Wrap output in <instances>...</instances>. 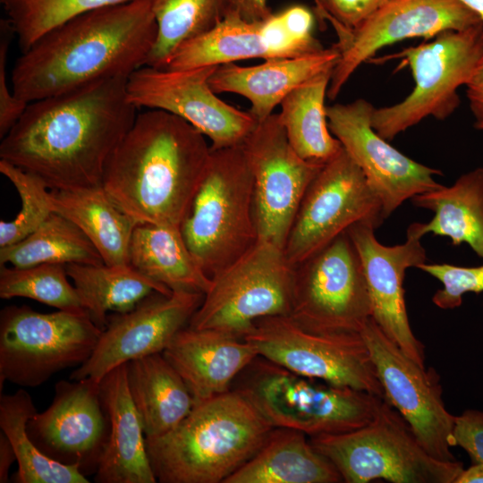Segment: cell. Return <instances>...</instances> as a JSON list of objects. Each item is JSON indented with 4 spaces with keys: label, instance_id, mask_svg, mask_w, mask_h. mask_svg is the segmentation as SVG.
Wrapping results in <instances>:
<instances>
[{
    "label": "cell",
    "instance_id": "cell-1",
    "mask_svg": "<svg viewBox=\"0 0 483 483\" xmlns=\"http://www.w3.org/2000/svg\"><path fill=\"white\" fill-rule=\"evenodd\" d=\"M127 76L98 80L36 100L1 139L0 159L49 190L102 186L107 165L134 123Z\"/></svg>",
    "mask_w": 483,
    "mask_h": 483
},
{
    "label": "cell",
    "instance_id": "cell-2",
    "mask_svg": "<svg viewBox=\"0 0 483 483\" xmlns=\"http://www.w3.org/2000/svg\"><path fill=\"white\" fill-rule=\"evenodd\" d=\"M157 34L153 0L79 13L21 52L11 75L13 94L30 103L98 80L129 77L144 66Z\"/></svg>",
    "mask_w": 483,
    "mask_h": 483
},
{
    "label": "cell",
    "instance_id": "cell-3",
    "mask_svg": "<svg viewBox=\"0 0 483 483\" xmlns=\"http://www.w3.org/2000/svg\"><path fill=\"white\" fill-rule=\"evenodd\" d=\"M210 152L205 136L188 122L147 109L114 152L102 187L139 224L180 227Z\"/></svg>",
    "mask_w": 483,
    "mask_h": 483
},
{
    "label": "cell",
    "instance_id": "cell-4",
    "mask_svg": "<svg viewBox=\"0 0 483 483\" xmlns=\"http://www.w3.org/2000/svg\"><path fill=\"white\" fill-rule=\"evenodd\" d=\"M273 428L231 388L195 402L168 433L146 438L147 453L161 483H225L260 449Z\"/></svg>",
    "mask_w": 483,
    "mask_h": 483
},
{
    "label": "cell",
    "instance_id": "cell-5",
    "mask_svg": "<svg viewBox=\"0 0 483 483\" xmlns=\"http://www.w3.org/2000/svg\"><path fill=\"white\" fill-rule=\"evenodd\" d=\"M180 231L210 278L258 242L254 180L242 144L211 149Z\"/></svg>",
    "mask_w": 483,
    "mask_h": 483
},
{
    "label": "cell",
    "instance_id": "cell-6",
    "mask_svg": "<svg viewBox=\"0 0 483 483\" xmlns=\"http://www.w3.org/2000/svg\"><path fill=\"white\" fill-rule=\"evenodd\" d=\"M274 427L308 436L339 434L372 420L383 398L293 373L258 356L232 385Z\"/></svg>",
    "mask_w": 483,
    "mask_h": 483
},
{
    "label": "cell",
    "instance_id": "cell-7",
    "mask_svg": "<svg viewBox=\"0 0 483 483\" xmlns=\"http://www.w3.org/2000/svg\"><path fill=\"white\" fill-rule=\"evenodd\" d=\"M327 458L343 482L455 483L461 462L431 456L404 418L386 399L371 421L349 432L309 436Z\"/></svg>",
    "mask_w": 483,
    "mask_h": 483
},
{
    "label": "cell",
    "instance_id": "cell-8",
    "mask_svg": "<svg viewBox=\"0 0 483 483\" xmlns=\"http://www.w3.org/2000/svg\"><path fill=\"white\" fill-rule=\"evenodd\" d=\"M482 55L483 22L462 30H446L428 42L369 60L402 59V66H409L414 80L403 100L375 107L373 129L391 140L428 116L448 118L460 105L458 89L466 85Z\"/></svg>",
    "mask_w": 483,
    "mask_h": 483
},
{
    "label": "cell",
    "instance_id": "cell-9",
    "mask_svg": "<svg viewBox=\"0 0 483 483\" xmlns=\"http://www.w3.org/2000/svg\"><path fill=\"white\" fill-rule=\"evenodd\" d=\"M103 329L86 311L41 313L8 306L0 314V386L36 387L55 373L83 364Z\"/></svg>",
    "mask_w": 483,
    "mask_h": 483
},
{
    "label": "cell",
    "instance_id": "cell-10",
    "mask_svg": "<svg viewBox=\"0 0 483 483\" xmlns=\"http://www.w3.org/2000/svg\"><path fill=\"white\" fill-rule=\"evenodd\" d=\"M293 281L294 267L284 250L258 241L211 276L210 286L188 326L242 337L259 318L290 315Z\"/></svg>",
    "mask_w": 483,
    "mask_h": 483
},
{
    "label": "cell",
    "instance_id": "cell-11",
    "mask_svg": "<svg viewBox=\"0 0 483 483\" xmlns=\"http://www.w3.org/2000/svg\"><path fill=\"white\" fill-rule=\"evenodd\" d=\"M241 338L252 344L258 356L293 373L385 399L360 333L318 334L289 316H273L256 320Z\"/></svg>",
    "mask_w": 483,
    "mask_h": 483
},
{
    "label": "cell",
    "instance_id": "cell-12",
    "mask_svg": "<svg viewBox=\"0 0 483 483\" xmlns=\"http://www.w3.org/2000/svg\"><path fill=\"white\" fill-rule=\"evenodd\" d=\"M289 317L318 334L360 333L371 318L363 266L347 231L294 267Z\"/></svg>",
    "mask_w": 483,
    "mask_h": 483
},
{
    "label": "cell",
    "instance_id": "cell-13",
    "mask_svg": "<svg viewBox=\"0 0 483 483\" xmlns=\"http://www.w3.org/2000/svg\"><path fill=\"white\" fill-rule=\"evenodd\" d=\"M385 221L381 201L343 148L326 162L307 188L284 251L297 266L357 223Z\"/></svg>",
    "mask_w": 483,
    "mask_h": 483
},
{
    "label": "cell",
    "instance_id": "cell-14",
    "mask_svg": "<svg viewBox=\"0 0 483 483\" xmlns=\"http://www.w3.org/2000/svg\"><path fill=\"white\" fill-rule=\"evenodd\" d=\"M216 67L142 66L128 78V98L137 108L163 110L182 118L210 140L211 149L241 145L258 122L249 111L227 104L213 91L209 79Z\"/></svg>",
    "mask_w": 483,
    "mask_h": 483
},
{
    "label": "cell",
    "instance_id": "cell-15",
    "mask_svg": "<svg viewBox=\"0 0 483 483\" xmlns=\"http://www.w3.org/2000/svg\"><path fill=\"white\" fill-rule=\"evenodd\" d=\"M242 147L254 180L258 241L284 250L304 193L324 164L296 153L277 114L258 122Z\"/></svg>",
    "mask_w": 483,
    "mask_h": 483
},
{
    "label": "cell",
    "instance_id": "cell-16",
    "mask_svg": "<svg viewBox=\"0 0 483 483\" xmlns=\"http://www.w3.org/2000/svg\"><path fill=\"white\" fill-rule=\"evenodd\" d=\"M376 368L385 399L404 418L425 450L444 462L452 453L455 416L445 408L435 370L410 359L371 318L360 332Z\"/></svg>",
    "mask_w": 483,
    "mask_h": 483
},
{
    "label": "cell",
    "instance_id": "cell-17",
    "mask_svg": "<svg viewBox=\"0 0 483 483\" xmlns=\"http://www.w3.org/2000/svg\"><path fill=\"white\" fill-rule=\"evenodd\" d=\"M375 107L363 98L326 108L328 128L379 198L385 220L405 200L437 188L442 172L405 156L371 125Z\"/></svg>",
    "mask_w": 483,
    "mask_h": 483
},
{
    "label": "cell",
    "instance_id": "cell-18",
    "mask_svg": "<svg viewBox=\"0 0 483 483\" xmlns=\"http://www.w3.org/2000/svg\"><path fill=\"white\" fill-rule=\"evenodd\" d=\"M203 298L204 293L196 292H155L132 309L108 316L93 353L69 379L101 381L122 364L163 352L175 335L188 326Z\"/></svg>",
    "mask_w": 483,
    "mask_h": 483
},
{
    "label": "cell",
    "instance_id": "cell-19",
    "mask_svg": "<svg viewBox=\"0 0 483 483\" xmlns=\"http://www.w3.org/2000/svg\"><path fill=\"white\" fill-rule=\"evenodd\" d=\"M27 432L51 459L77 467L86 477L94 475L109 435L100 381L90 377L58 381L51 404L30 419Z\"/></svg>",
    "mask_w": 483,
    "mask_h": 483
},
{
    "label": "cell",
    "instance_id": "cell-20",
    "mask_svg": "<svg viewBox=\"0 0 483 483\" xmlns=\"http://www.w3.org/2000/svg\"><path fill=\"white\" fill-rule=\"evenodd\" d=\"M483 21L462 0H392L350 33L339 49L327 97L334 100L353 72L383 47L446 30H462Z\"/></svg>",
    "mask_w": 483,
    "mask_h": 483
},
{
    "label": "cell",
    "instance_id": "cell-21",
    "mask_svg": "<svg viewBox=\"0 0 483 483\" xmlns=\"http://www.w3.org/2000/svg\"><path fill=\"white\" fill-rule=\"evenodd\" d=\"M375 229L370 224L357 223L347 230L363 266L371 318L410 359L425 368L424 345L410 326L403 289L407 268L417 267L427 261L421 244L420 223L410 225L406 241L394 246L379 242Z\"/></svg>",
    "mask_w": 483,
    "mask_h": 483
},
{
    "label": "cell",
    "instance_id": "cell-22",
    "mask_svg": "<svg viewBox=\"0 0 483 483\" xmlns=\"http://www.w3.org/2000/svg\"><path fill=\"white\" fill-rule=\"evenodd\" d=\"M324 48L318 38L292 30L280 13L264 21H248L228 12L214 29L182 44L164 69L218 66L250 58L295 57Z\"/></svg>",
    "mask_w": 483,
    "mask_h": 483
},
{
    "label": "cell",
    "instance_id": "cell-23",
    "mask_svg": "<svg viewBox=\"0 0 483 483\" xmlns=\"http://www.w3.org/2000/svg\"><path fill=\"white\" fill-rule=\"evenodd\" d=\"M181 375L195 402L231 389L258 355L252 344L216 329L180 330L162 352Z\"/></svg>",
    "mask_w": 483,
    "mask_h": 483
},
{
    "label": "cell",
    "instance_id": "cell-24",
    "mask_svg": "<svg viewBox=\"0 0 483 483\" xmlns=\"http://www.w3.org/2000/svg\"><path fill=\"white\" fill-rule=\"evenodd\" d=\"M339 57L340 51L334 45L315 54L267 59L252 66L225 64L216 67L209 84L216 94L234 93L247 98L250 103L249 112L261 122L295 88L333 71Z\"/></svg>",
    "mask_w": 483,
    "mask_h": 483
},
{
    "label": "cell",
    "instance_id": "cell-25",
    "mask_svg": "<svg viewBox=\"0 0 483 483\" xmlns=\"http://www.w3.org/2000/svg\"><path fill=\"white\" fill-rule=\"evenodd\" d=\"M100 393L109 422V435L98 468L97 483H155L142 424L130 394L126 363L100 381Z\"/></svg>",
    "mask_w": 483,
    "mask_h": 483
},
{
    "label": "cell",
    "instance_id": "cell-26",
    "mask_svg": "<svg viewBox=\"0 0 483 483\" xmlns=\"http://www.w3.org/2000/svg\"><path fill=\"white\" fill-rule=\"evenodd\" d=\"M334 464L303 432L274 428L260 449L225 483H338Z\"/></svg>",
    "mask_w": 483,
    "mask_h": 483
},
{
    "label": "cell",
    "instance_id": "cell-27",
    "mask_svg": "<svg viewBox=\"0 0 483 483\" xmlns=\"http://www.w3.org/2000/svg\"><path fill=\"white\" fill-rule=\"evenodd\" d=\"M126 375L146 438L168 433L194 406L188 386L162 352L127 362Z\"/></svg>",
    "mask_w": 483,
    "mask_h": 483
},
{
    "label": "cell",
    "instance_id": "cell-28",
    "mask_svg": "<svg viewBox=\"0 0 483 483\" xmlns=\"http://www.w3.org/2000/svg\"><path fill=\"white\" fill-rule=\"evenodd\" d=\"M48 200L53 212L72 221L88 237L105 264H129L131 239L139 223L102 186L49 190Z\"/></svg>",
    "mask_w": 483,
    "mask_h": 483
},
{
    "label": "cell",
    "instance_id": "cell-29",
    "mask_svg": "<svg viewBox=\"0 0 483 483\" xmlns=\"http://www.w3.org/2000/svg\"><path fill=\"white\" fill-rule=\"evenodd\" d=\"M411 200L434 213L428 223H420L423 236L448 237L454 246L467 243L483 258V167L461 175L451 186L441 184Z\"/></svg>",
    "mask_w": 483,
    "mask_h": 483
},
{
    "label": "cell",
    "instance_id": "cell-30",
    "mask_svg": "<svg viewBox=\"0 0 483 483\" xmlns=\"http://www.w3.org/2000/svg\"><path fill=\"white\" fill-rule=\"evenodd\" d=\"M129 264L171 291L205 293L211 284L186 245L180 227L137 225L131 239Z\"/></svg>",
    "mask_w": 483,
    "mask_h": 483
},
{
    "label": "cell",
    "instance_id": "cell-31",
    "mask_svg": "<svg viewBox=\"0 0 483 483\" xmlns=\"http://www.w3.org/2000/svg\"><path fill=\"white\" fill-rule=\"evenodd\" d=\"M65 268L82 307L101 329L107 324L109 311L126 312L155 292L163 294L173 292L130 264H69Z\"/></svg>",
    "mask_w": 483,
    "mask_h": 483
},
{
    "label": "cell",
    "instance_id": "cell-32",
    "mask_svg": "<svg viewBox=\"0 0 483 483\" xmlns=\"http://www.w3.org/2000/svg\"><path fill=\"white\" fill-rule=\"evenodd\" d=\"M332 72H324L292 90L280 103L277 114L296 153L318 164H325L343 148L328 128L326 112Z\"/></svg>",
    "mask_w": 483,
    "mask_h": 483
},
{
    "label": "cell",
    "instance_id": "cell-33",
    "mask_svg": "<svg viewBox=\"0 0 483 483\" xmlns=\"http://www.w3.org/2000/svg\"><path fill=\"white\" fill-rule=\"evenodd\" d=\"M37 412L30 394L21 388L11 394H1L0 428L10 441L16 455L18 483H89V480L73 466L60 463L33 443L27 432V423Z\"/></svg>",
    "mask_w": 483,
    "mask_h": 483
},
{
    "label": "cell",
    "instance_id": "cell-34",
    "mask_svg": "<svg viewBox=\"0 0 483 483\" xmlns=\"http://www.w3.org/2000/svg\"><path fill=\"white\" fill-rule=\"evenodd\" d=\"M0 263L26 267L40 264L98 265L104 261L79 227L52 212L30 235L14 244L0 247Z\"/></svg>",
    "mask_w": 483,
    "mask_h": 483
},
{
    "label": "cell",
    "instance_id": "cell-35",
    "mask_svg": "<svg viewBox=\"0 0 483 483\" xmlns=\"http://www.w3.org/2000/svg\"><path fill=\"white\" fill-rule=\"evenodd\" d=\"M231 0H153L156 42L144 66L164 69L174 51L222 21Z\"/></svg>",
    "mask_w": 483,
    "mask_h": 483
},
{
    "label": "cell",
    "instance_id": "cell-36",
    "mask_svg": "<svg viewBox=\"0 0 483 483\" xmlns=\"http://www.w3.org/2000/svg\"><path fill=\"white\" fill-rule=\"evenodd\" d=\"M68 277L65 266L60 264L26 267L1 265L0 297H24L61 310L86 311Z\"/></svg>",
    "mask_w": 483,
    "mask_h": 483
},
{
    "label": "cell",
    "instance_id": "cell-37",
    "mask_svg": "<svg viewBox=\"0 0 483 483\" xmlns=\"http://www.w3.org/2000/svg\"><path fill=\"white\" fill-rule=\"evenodd\" d=\"M128 0H1L21 52L49 30L84 12Z\"/></svg>",
    "mask_w": 483,
    "mask_h": 483
},
{
    "label": "cell",
    "instance_id": "cell-38",
    "mask_svg": "<svg viewBox=\"0 0 483 483\" xmlns=\"http://www.w3.org/2000/svg\"><path fill=\"white\" fill-rule=\"evenodd\" d=\"M0 172L15 187L21 202L16 217L0 222V247L14 244L34 232L53 212L48 187L40 178L0 159Z\"/></svg>",
    "mask_w": 483,
    "mask_h": 483
},
{
    "label": "cell",
    "instance_id": "cell-39",
    "mask_svg": "<svg viewBox=\"0 0 483 483\" xmlns=\"http://www.w3.org/2000/svg\"><path fill=\"white\" fill-rule=\"evenodd\" d=\"M432 275L443 284L433 297V303L443 309L461 306L462 295L467 292H483V264L478 267H461L448 263H427L417 267Z\"/></svg>",
    "mask_w": 483,
    "mask_h": 483
},
{
    "label": "cell",
    "instance_id": "cell-40",
    "mask_svg": "<svg viewBox=\"0 0 483 483\" xmlns=\"http://www.w3.org/2000/svg\"><path fill=\"white\" fill-rule=\"evenodd\" d=\"M392 0H314L316 12L321 20L328 21L335 29L338 41L343 46L350 33Z\"/></svg>",
    "mask_w": 483,
    "mask_h": 483
},
{
    "label": "cell",
    "instance_id": "cell-41",
    "mask_svg": "<svg viewBox=\"0 0 483 483\" xmlns=\"http://www.w3.org/2000/svg\"><path fill=\"white\" fill-rule=\"evenodd\" d=\"M14 36L13 30L4 18L0 24V137L11 130L22 115L29 103L17 98L8 85L7 56Z\"/></svg>",
    "mask_w": 483,
    "mask_h": 483
},
{
    "label": "cell",
    "instance_id": "cell-42",
    "mask_svg": "<svg viewBox=\"0 0 483 483\" xmlns=\"http://www.w3.org/2000/svg\"><path fill=\"white\" fill-rule=\"evenodd\" d=\"M453 437L454 445L463 448L473 464H483V411L467 410L455 416Z\"/></svg>",
    "mask_w": 483,
    "mask_h": 483
},
{
    "label": "cell",
    "instance_id": "cell-43",
    "mask_svg": "<svg viewBox=\"0 0 483 483\" xmlns=\"http://www.w3.org/2000/svg\"><path fill=\"white\" fill-rule=\"evenodd\" d=\"M467 97L473 114L475 124L483 123V55L466 83Z\"/></svg>",
    "mask_w": 483,
    "mask_h": 483
},
{
    "label": "cell",
    "instance_id": "cell-44",
    "mask_svg": "<svg viewBox=\"0 0 483 483\" xmlns=\"http://www.w3.org/2000/svg\"><path fill=\"white\" fill-rule=\"evenodd\" d=\"M229 12L248 21H264L273 13L267 5V0H231Z\"/></svg>",
    "mask_w": 483,
    "mask_h": 483
},
{
    "label": "cell",
    "instance_id": "cell-45",
    "mask_svg": "<svg viewBox=\"0 0 483 483\" xmlns=\"http://www.w3.org/2000/svg\"><path fill=\"white\" fill-rule=\"evenodd\" d=\"M16 461L13 448L1 431L0 434V483H6L9 480V470L13 462Z\"/></svg>",
    "mask_w": 483,
    "mask_h": 483
},
{
    "label": "cell",
    "instance_id": "cell-46",
    "mask_svg": "<svg viewBox=\"0 0 483 483\" xmlns=\"http://www.w3.org/2000/svg\"><path fill=\"white\" fill-rule=\"evenodd\" d=\"M455 483H483V464H473L463 470Z\"/></svg>",
    "mask_w": 483,
    "mask_h": 483
},
{
    "label": "cell",
    "instance_id": "cell-47",
    "mask_svg": "<svg viewBox=\"0 0 483 483\" xmlns=\"http://www.w3.org/2000/svg\"><path fill=\"white\" fill-rule=\"evenodd\" d=\"M470 9L475 12L483 21V0H462Z\"/></svg>",
    "mask_w": 483,
    "mask_h": 483
},
{
    "label": "cell",
    "instance_id": "cell-48",
    "mask_svg": "<svg viewBox=\"0 0 483 483\" xmlns=\"http://www.w3.org/2000/svg\"><path fill=\"white\" fill-rule=\"evenodd\" d=\"M475 127L479 130H483V123L475 124Z\"/></svg>",
    "mask_w": 483,
    "mask_h": 483
}]
</instances>
